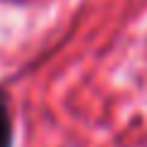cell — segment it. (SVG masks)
<instances>
[{
  "label": "cell",
  "instance_id": "1",
  "mask_svg": "<svg viewBox=\"0 0 147 147\" xmlns=\"http://www.w3.org/2000/svg\"><path fill=\"white\" fill-rule=\"evenodd\" d=\"M0 147H12V123H10V108L7 98L0 91Z\"/></svg>",
  "mask_w": 147,
  "mask_h": 147
}]
</instances>
